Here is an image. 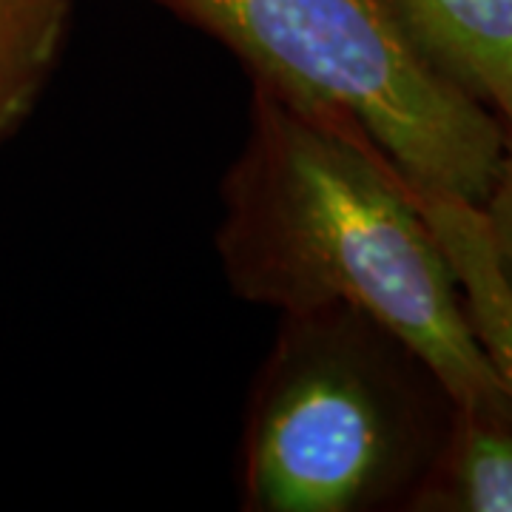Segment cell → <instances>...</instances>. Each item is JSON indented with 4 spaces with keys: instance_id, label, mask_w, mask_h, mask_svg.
Wrapping results in <instances>:
<instances>
[{
    "instance_id": "obj_1",
    "label": "cell",
    "mask_w": 512,
    "mask_h": 512,
    "mask_svg": "<svg viewBox=\"0 0 512 512\" xmlns=\"http://www.w3.org/2000/svg\"><path fill=\"white\" fill-rule=\"evenodd\" d=\"M217 251L239 299L282 316L356 313L453 407L510 413L410 185L348 120L254 80L248 134L222 183Z\"/></svg>"
},
{
    "instance_id": "obj_2",
    "label": "cell",
    "mask_w": 512,
    "mask_h": 512,
    "mask_svg": "<svg viewBox=\"0 0 512 512\" xmlns=\"http://www.w3.org/2000/svg\"><path fill=\"white\" fill-rule=\"evenodd\" d=\"M160 3L225 43L254 80L353 123L413 191L487 200L498 114L421 55L382 0Z\"/></svg>"
},
{
    "instance_id": "obj_3",
    "label": "cell",
    "mask_w": 512,
    "mask_h": 512,
    "mask_svg": "<svg viewBox=\"0 0 512 512\" xmlns=\"http://www.w3.org/2000/svg\"><path fill=\"white\" fill-rule=\"evenodd\" d=\"M282 319L245 424L242 507L373 510L410 481L419 453L413 407L390 367L399 342L339 308Z\"/></svg>"
},
{
    "instance_id": "obj_4",
    "label": "cell",
    "mask_w": 512,
    "mask_h": 512,
    "mask_svg": "<svg viewBox=\"0 0 512 512\" xmlns=\"http://www.w3.org/2000/svg\"><path fill=\"white\" fill-rule=\"evenodd\" d=\"M413 191V188H410ZM456 276L461 305L512 413V288L473 202L413 191Z\"/></svg>"
},
{
    "instance_id": "obj_5",
    "label": "cell",
    "mask_w": 512,
    "mask_h": 512,
    "mask_svg": "<svg viewBox=\"0 0 512 512\" xmlns=\"http://www.w3.org/2000/svg\"><path fill=\"white\" fill-rule=\"evenodd\" d=\"M407 40L441 74L484 103L512 72V0H382Z\"/></svg>"
},
{
    "instance_id": "obj_6",
    "label": "cell",
    "mask_w": 512,
    "mask_h": 512,
    "mask_svg": "<svg viewBox=\"0 0 512 512\" xmlns=\"http://www.w3.org/2000/svg\"><path fill=\"white\" fill-rule=\"evenodd\" d=\"M450 439L413 490V510L512 512V416L453 407Z\"/></svg>"
},
{
    "instance_id": "obj_7",
    "label": "cell",
    "mask_w": 512,
    "mask_h": 512,
    "mask_svg": "<svg viewBox=\"0 0 512 512\" xmlns=\"http://www.w3.org/2000/svg\"><path fill=\"white\" fill-rule=\"evenodd\" d=\"M72 12L74 0H0V146L35 111Z\"/></svg>"
},
{
    "instance_id": "obj_8",
    "label": "cell",
    "mask_w": 512,
    "mask_h": 512,
    "mask_svg": "<svg viewBox=\"0 0 512 512\" xmlns=\"http://www.w3.org/2000/svg\"><path fill=\"white\" fill-rule=\"evenodd\" d=\"M484 103L498 114L501 123V163L487 200L478 205L481 220L487 228V239L493 245L495 262L512 288V72L498 74L487 83Z\"/></svg>"
}]
</instances>
